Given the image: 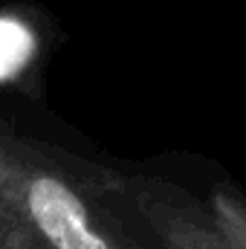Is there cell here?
Here are the masks:
<instances>
[{
  "label": "cell",
  "mask_w": 246,
  "mask_h": 249,
  "mask_svg": "<svg viewBox=\"0 0 246 249\" xmlns=\"http://www.w3.org/2000/svg\"><path fill=\"white\" fill-rule=\"evenodd\" d=\"M0 194L53 249H148L93 183H75L32 145L3 136Z\"/></svg>",
  "instance_id": "obj_1"
},
{
  "label": "cell",
  "mask_w": 246,
  "mask_h": 249,
  "mask_svg": "<svg viewBox=\"0 0 246 249\" xmlns=\"http://www.w3.org/2000/svg\"><path fill=\"white\" fill-rule=\"evenodd\" d=\"M90 183L157 249H246V206L229 191L203 203L151 177L99 174Z\"/></svg>",
  "instance_id": "obj_2"
},
{
  "label": "cell",
  "mask_w": 246,
  "mask_h": 249,
  "mask_svg": "<svg viewBox=\"0 0 246 249\" xmlns=\"http://www.w3.org/2000/svg\"><path fill=\"white\" fill-rule=\"evenodd\" d=\"M38 53V35L15 15H0V84L20 75Z\"/></svg>",
  "instance_id": "obj_3"
},
{
  "label": "cell",
  "mask_w": 246,
  "mask_h": 249,
  "mask_svg": "<svg viewBox=\"0 0 246 249\" xmlns=\"http://www.w3.org/2000/svg\"><path fill=\"white\" fill-rule=\"evenodd\" d=\"M0 249H53L47 238L0 194Z\"/></svg>",
  "instance_id": "obj_4"
}]
</instances>
